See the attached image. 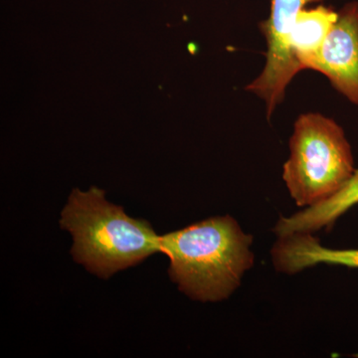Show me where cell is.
<instances>
[{
	"label": "cell",
	"mask_w": 358,
	"mask_h": 358,
	"mask_svg": "<svg viewBox=\"0 0 358 358\" xmlns=\"http://www.w3.org/2000/svg\"><path fill=\"white\" fill-rule=\"evenodd\" d=\"M320 51L306 63L327 77L334 89L358 106V2L345 4Z\"/></svg>",
	"instance_id": "obj_5"
},
{
	"label": "cell",
	"mask_w": 358,
	"mask_h": 358,
	"mask_svg": "<svg viewBox=\"0 0 358 358\" xmlns=\"http://www.w3.org/2000/svg\"><path fill=\"white\" fill-rule=\"evenodd\" d=\"M278 238L272 249V258L279 272L296 274L320 264L358 268V249L327 248L312 236V233H296Z\"/></svg>",
	"instance_id": "obj_6"
},
{
	"label": "cell",
	"mask_w": 358,
	"mask_h": 358,
	"mask_svg": "<svg viewBox=\"0 0 358 358\" xmlns=\"http://www.w3.org/2000/svg\"><path fill=\"white\" fill-rule=\"evenodd\" d=\"M338 11L326 6L303 8L299 14L292 32L289 47L301 70L305 69L306 63L322 48L338 20Z\"/></svg>",
	"instance_id": "obj_8"
},
{
	"label": "cell",
	"mask_w": 358,
	"mask_h": 358,
	"mask_svg": "<svg viewBox=\"0 0 358 358\" xmlns=\"http://www.w3.org/2000/svg\"><path fill=\"white\" fill-rule=\"evenodd\" d=\"M59 223L72 235L74 260L103 279L160 252L159 235L152 225L129 217L95 186L88 192L73 189Z\"/></svg>",
	"instance_id": "obj_2"
},
{
	"label": "cell",
	"mask_w": 358,
	"mask_h": 358,
	"mask_svg": "<svg viewBox=\"0 0 358 358\" xmlns=\"http://www.w3.org/2000/svg\"><path fill=\"white\" fill-rule=\"evenodd\" d=\"M358 204V171L345 187L334 196L315 206L308 207L289 217L280 219L274 231L278 237L296 233H313L329 227L341 215Z\"/></svg>",
	"instance_id": "obj_7"
},
{
	"label": "cell",
	"mask_w": 358,
	"mask_h": 358,
	"mask_svg": "<svg viewBox=\"0 0 358 358\" xmlns=\"http://www.w3.org/2000/svg\"><path fill=\"white\" fill-rule=\"evenodd\" d=\"M253 237L231 216H217L159 236L171 261L169 275L179 291L195 301L229 298L252 268Z\"/></svg>",
	"instance_id": "obj_1"
},
{
	"label": "cell",
	"mask_w": 358,
	"mask_h": 358,
	"mask_svg": "<svg viewBox=\"0 0 358 358\" xmlns=\"http://www.w3.org/2000/svg\"><path fill=\"white\" fill-rule=\"evenodd\" d=\"M322 0H272L270 15L260 23L267 42L265 67L258 77L246 87V91L262 99L270 119L275 108L282 102L286 89L301 71L289 47L292 32L299 14L308 4Z\"/></svg>",
	"instance_id": "obj_4"
},
{
	"label": "cell",
	"mask_w": 358,
	"mask_h": 358,
	"mask_svg": "<svg viewBox=\"0 0 358 358\" xmlns=\"http://www.w3.org/2000/svg\"><path fill=\"white\" fill-rule=\"evenodd\" d=\"M282 179L300 207L315 206L341 192L355 173L352 148L333 119L308 113L294 122Z\"/></svg>",
	"instance_id": "obj_3"
}]
</instances>
